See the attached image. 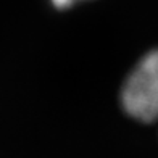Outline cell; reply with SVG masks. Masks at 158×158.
Returning a JSON list of instances; mask_svg holds the SVG:
<instances>
[{"instance_id": "obj_1", "label": "cell", "mask_w": 158, "mask_h": 158, "mask_svg": "<svg viewBox=\"0 0 158 158\" xmlns=\"http://www.w3.org/2000/svg\"><path fill=\"white\" fill-rule=\"evenodd\" d=\"M158 58L150 50L139 58L123 79L119 87V105L131 119L140 124H152L158 110Z\"/></svg>"}, {"instance_id": "obj_2", "label": "cell", "mask_w": 158, "mask_h": 158, "mask_svg": "<svg viewBox=\"0 0 158 158\" xmlns=\"http://www.w3.org/2000/svg\"><path fill=\"white\" fill-rule=\"evenodd\" d=\"M79 2H85V0H50V3H52L55 8H58V10L71 8V6H74Z\"/></svg>"}]
</instances>
